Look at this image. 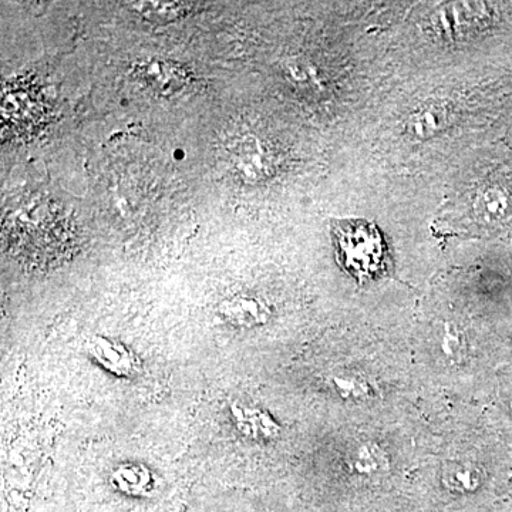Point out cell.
<instances>
[{"instance_id":"8fae6325","label":"cell","mask_w":512,"mask_h":512,"mask_svg":"<svg viewBox=\"0 0 512 512\" xmlns=\"http://www.w3.org/2000/svg\"><path fill=\"white\" fill-rule=\"evenodd\" d=\"M131 6L150 22L170 23L183 18L194 5L184 2H133Z\"/></svg>"},{"instance_id":"277c9868","label":"cell","mask_w":512,"mask_h":512,"mask_svg":"<svg viewBox=\"0 0 512 512\" xmlns=\"http://www.w3.org/2000/svg\"><path fill=\"white\" fill-rule=\"evenodd\" d=\"M490 480V471L477 461H451L441 471V484L454 494H474Z\"/></svg>"},{"instance_id":"6da1fadb","label":"cell","mask_w":512,"mask_h":512,"mask_svg":"<svg viewBox=\"0 0 512 512\" xmlns=\"http://www.w3.org/2000/svg\"><path fill=\"white\" fill-rule=\"evenodd\" d=\"M333 238L340 262L360 281L373 278L384 268L386 247L379 229L370 222H333Z\"/></svg>"},{"instance_id":"52a82bcc","label":"cell","mask_w":512,"mask_h":512,"mask_svg":"<svg viewBox=\"0 0 512 512\" xmlns=\"http://www.w3.org/2000/svg\"><path fill=\"white\" fill-rule=\"evenodd\" d=\"M390 460L386 451L376 441H362L348 454L349 471L355 476L372 478L389 470Z\"/></svg>"},{"instance_id":"5bb4252c","label":"cell","mask_w":512,"mask_h":512,"mask_svg":"<svg viewBox=\"0 0 512 512\" xmlns=\"http://www.w3.org/2000/svg\"><path fill=\"white\" fill-rule=\"evenodd\" d=\"M446 114L440 107H426L414 114L412 119L413 131L416 136L430 137L443 127Z\"/></svg>"},{"instance_id":"4fadbf2b","label":"cell","mask_w":512,"mask_h":512,"mask_svg":"<svg viewBox=\"0 0 512 512\" xmlns=\"http://www.w3.org/2000/svg\"><path fill=\"white\" fill-rule=\"evenodd\" d=\"M440 352L450 362H460L467 355V339L457 326L447 323L444 325L440 338Z\"/></svg>"},{"instance_id":"3957f363","label":"cell","mask_w":512,"mask_h":512,"mask_svg":"<svg viewBox=\"0 0 512 512\" xmlns=\"http://www.w3.org/2000/svg\"><path fill=\"white\" fill-rule=\"evenodd\" d=\"M87 350L104 369L119 377L134 376L140 367V362L130 349L111 339L96 336L87 342Z\"/></svg>"},{"instance_id":"9c48e42d","label":"cell","mask_w":512,"mask_h":512,"mask_svg":"<svg viewBox=\"0 0 512 512\" xmlns=\"http://www.w3.org/2000/svg\"><path fill=\"white\" fill-rule=\"evenodd\" d=\"M33 94L25 89H16L15 92L3 94V119L13 126H26L39 117V101L33 99Z\"/></svg>"},{"instance_id":"7a4b0ae2","label":"cell","mask_w":512,"mask_h":512,"mask_svg":"<svg viewBox=\"0 0 512 512\" xmlns=\"http://www.w3.org/2000/svg\"><path fill=\"white\" fill-rule=\"evenodd\" d=\"M467 214L471 224L498 227L512 217V191L507 184L494 181L478 187L468 198Z\"/></svg>"},{"instance_id":"7c38bea8","label":"cell","mask_w":512,"mask_h":512,"mask_svg":"<svg viewBox=\"0 0 512 512\" xmlns=\"http://www.w3.org/2000/svg\"><path fill=\"white\" fill-rule=\"evenodd\" d=\"M235 160L238 168L248 177H261L268 173V161L265 151L256 141L244 140L234 148Z\"/></svg>"},{"instance_id":"30bf717a","label":"cell","mask_w":512,"mask_h":512,"mask_svg":"<svg viewBox=\"0 0 512 512\" xmlns=\"http://www.w3.org/2000/svg\"><path fill=\"white\" fill-rule=\"evenodd\" d=\"M329 384L333 392L349 402H365L375 394L369 380L356 373H336L330 377Z\"/></svg>"},{"instance_id":"ba28073f","label":"cell","mask_w":512,"mask_h":512,"mask_svg":"<svg viewBox=\"0 0 512 512\" xmlns=\"http://www.w3.org/2000/svg\"><path fill=\"white\" fill-rule=\"evenodd\" d=\"M140 76L154 90L163 94L178 92L187 80L183 67L163 60H150L140 66Z\"/></svg>"},{"instance_id":"5b68a950","label":"cell","mask_w":512,"mask_h":512,"mask_svg":"<svg viewBox=\"0 0 512 512\" xmlns=\"http://www.w3.org/2000/svg\"><path fill=\"white\" fill-rule=\"evenodd\" d=\"M222 318L239 326V328H254L265 325L271 319V309L262 299L255 296L239 295L221 303Z\"/></svg>"},{"instance_id":"8992f818","label":"cell","mask_w":512,"mask_h":512,"mask_svg":"<svg viewBox=\"0 0 512 512\" xmlns=\"http://www.w3.org/2000/svg\"><path fill=\"white\" fill-rule=\"evenodd\" d=\"M231 412L238 430L249 439L271 440L278 437L281 427L272 419L271 414L264 410L247 406V404L235 403L231 406Z\"/></svg>"}]
</instances>
